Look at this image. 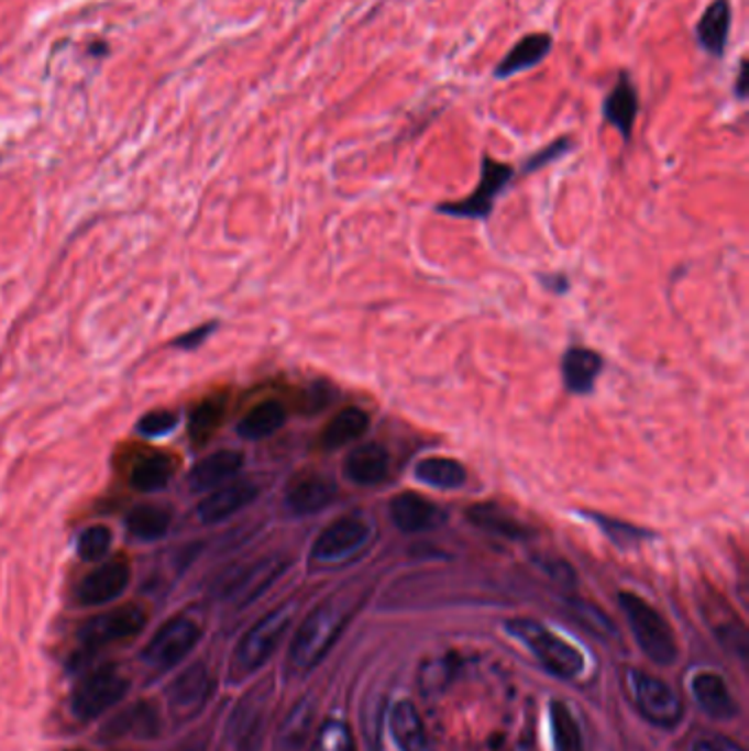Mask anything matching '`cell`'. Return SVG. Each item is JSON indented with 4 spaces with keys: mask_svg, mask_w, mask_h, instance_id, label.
<instances>
[{
    "mask_svg": "<svg viewBox=\"0 0 749 751\" xmlns=\"http://www.w3.org/2000/svg\"><path fill=\"white\" fill-rule=\"evenodd\" d=\"M570 150H572V139H570V136H561V139L552 141L548 147H543L541 152L532 154V156L528 158L524 172H537V169L546 167L548 163H552V161L561 158L563 154H568Z\"/></svg>",
    "mask_w": 749,
    "mask_h": 751,
    "instance_id": "38",
    "label": "cell"
},
{
    "mask_svg": "<svg viewBox=\"0 0 749 751\" xmlns=\"http://www.w3.org/2000/svg\"><path fill=\"white\" fill-rule=\"evenodd\" d=\"M174 475V464L167 455L154 453L139 460L130 471V484L141 493L163 490Z\"/></svg>",
    "mask_w": 749,
    "mask_h": 751,
    "instance_id": "31",
    "label": "cell"
},
{
    "mask_svg": "<svg viewBox=\"0 0 749 751\" xmlns=\"http://www.w3.org/2000/svg\"><path fill=\"white\" fill-rule=\"evenodd\" d=\"M693 695L702 710L717 721H730L739 715L737 699L730 695L728 684L722 675L704 671L693 677Z\"/></svg>",
    "mask_w": 749,
    "mask_h": 751,
    "instance_id": "21",
    "label": "cell"
},
{
    "mask_svg": "<svg viewBox=\"0 0 749 751\" xmlns=\"http://www.w3.org/2000/svg\"><path fill=\"white\" fill-rule=\"evenodd\" d=\"M132 570L125 561H110L86 574L77 585L75 598L84 607H101L117 600L130 585Z\"/></svg>",
    "mask_w": 749,
    "mask_h": 751,
    "instance_id": "12",
    "label": "cell"
},
{
    "mask_svg": "<svg viewBox=\"0 0 749 751\" xmlns=\"http://www.w3.org/2000/svg\"><path fill=\"white\" fill-rule=\"evenodd\" d=\"M372 539V526L363 517H341L332 521L312 543L310 559L321 565H334L359 554Z\"/></svg>",
    "mask_w": 749,
    "mask_h": 751,
    "instance_id": "8",
    "label": "cell"
},
{
    "mask_svg": "<svg viewBox=\"0 0 749 751\" xmlns=\"http://www.w3.org/2000/svg\"><path fill=\"white\" fill-rule=\"evenodd\" d=\"M748 59L744 57L741 64H739V70H737V79H735V95H737V99H741V101L748 99Z\"/></svg>",
    "mask_w": 749,
    "mask_h": 751,
    "instance_id": "41",
    "label": "cell"
},
{
    "mask_svg": "<svg viewBox=\"0 0 749 751\" xmlns=\"http://www.w3.org/2000/svg\"><path fill=\"white\" fill-rule=\"evenodd\" d=\"M128 688V680L114 664L99 666L75 686L70 695V710L79 721L99 719L125 697Z\"/></svg>",
    "mask_w": 749,
    "mask_h": 751,
    "instance_id": "5",
    "label": "cell"
},
{
    "mask_svg": "<svg viewBox=\"0 0 749 751\" xmlns=\"http://www.w3.org/2000/svg\"><path fill=\"white\" fill-rule=\"evenodd\" d=\"M603 367L605 363L594 350L572 347L563 358V380L572 394L583 396L596 387Z\"/></svg>",
    "mask_w": 749,
    "mask_h": 751,
    "instance_id": "22",
    "label": "cell"
},
{
    "mask_svg": "<svg viewBox=\"0 0 749 751\" xmlns=\"http://www.w3.org/2000/svg\"><path fill=\"white\" fill-rule=\"evenodd\" d=\"M310 751H356V743L352 730L343 721L328 719L319 728Z\"/></svg>",
    "mask_w": 749,
    "mask_h": 751,
    "instance_id": "34",
    "label": "cell"
},
{
    "mask_svg": "<svg viewBox=\"0 0 749 751\" xmlns=\"http://www.w3.org/2000/svg\"><path fill=\"white\" fill-rule=\"evenodd\" d=\"M733 29V2L713 0L695 24V40L711 57L722 59L728 51Z\"/></svg>",
    "mask_w": 749,
    "mask_h": 751,
    "instance_id": "18",
    "label": "cell"
},
{
    "mask_svg": "<svg viewBox=\"0 0 749 751\" xmlns=\"http://www.w3.org/2000/svg\"><path fill=\"white\" fill-rule=\"evenodd\" d=\"M172 526V512L158 504H141L125 517L128 532L139 541H158Z\"/></svg>",
    "mask_w": 749,
    "mask_h": 751,
    "instance_id": "30",
    "label": "cell"
},
{
    "mask_svg": "<svg viewBox=\"0 0 749 751\" xmlns=\"http://www.w3.org/2000/svg\"><path fill=\"white\" fill-rule=\"evenodd\" d=\"M213 682L205 664H194L185 669L167 688V706L172 715L180 721L196 717L209 702Z\"/></svg>",
    "mask_w": 749,
    "mask_h": 751,
    "instance_id": "11",
    "label": "cell"
},
{
    "mask_svg": "<svg viewBox=\"0 0 749 751\" xmlns=\"http://www.w3.org/2000/svg\"><path fill=\"white\" fill-rule=\"evenodd\" d=\"M469 521L488 532V534H495V537H502V539H510V541H521V539H528L530 537V530L517 521L515 517H510L508 512H504L502 508L493 506V504H480V506H473L469 512H466Z\"/></svg>",
    "mask_w": 749,
    "mask_h": 751,
    "instance_id": "26",
    "label": "cell"
},
{
    "mask_svg": "<svg viewBox=\"0 0 749 751\" xmlns=\"http://www.w3.org/2000/svg\"><path fill=\"white\" fill-rule=\"evenodd\" d=\"M367 429H370V413L363 411L361 407H345L326 424L319 442L326 451H339L361 440Z\"/></svg>",
    "mask_w": 749,
    "mask_h": 751,
    "instance_id": "23",
    "label": "cell"
},
{
    "mask_svg": "<svg viewBox=\"0 0 749 751\" xmlns=\"http://www.w3.org/2000/svg\"><path fill=\"white\" fill-rule=\"evenodd\" d=\"M337 497V484L323 475H306L295 479L284 497V504L295 517H310L326 510Z\"/></svg>",
    "mask_w": 749,
    "mask_h": 751,
    "instance_id": "17",
    "label": "cell"
},
{
    "mask_svg": "<svg viewBox=\"0 0 749 751\" xmlns=\"http://www.w3.org/2000/svg\"><path fill=\"white\" fill-rule=\"evenodd\" d=\"M147 616L141 607H119L108 614L90 618L81 629H79V644L84 651L95 653L101 651L103 647L125 642L136 638L145 629Z\"/></svg>",
    "mask_w": 749,
    "mask_h": 751,
    "instance_id": "9",
    "label": "cell"
},
{
    "mask_svg": "<svg viewBox=\"0 0 749 751\" xmlns=\"http://www.w3.org/2000/svg\"><path fill=\"white\" fill-rule=\"evenodd\" d=\"M200 627L187 616H176L167 620L143 651V662L154 671H169L178 666L198 644Z\"/></svg>",
    "mask_w": 749,
    "mask_h": 751,
    "instance_id": "7",
    "label": "cell"
},
{
    "mask_svg": "<svg viewBox=\"0 0 749 751\" xmlns=\"http://www.w3.org/2000/svg\"><path fill=\"white\" fill-rule=\"evenodd\" d=\"M161 721L150 704H136L123 713H119L106 728V739H154L158 735Z\"/></svg>",
    "mask_w": 749,
    "mask_h": 751,
    "instance_id": "24",
    "label": "cell"
},
{
    "mask_svg": "<svg viewBox=\"0 0 749 751\" xmlns=\"http://www.w3.org/2000/svg\"><path fill=\"white\" fill-rule=\"evenodd\" d=\"M620 607L629 620V627L642 653L660 666L675 664L678 640L667 618L653 605H649L645 598L631 592L620 594Z\"/></svg>",
    "mask_w": 749,
    "mask_h": 751,
    "instance_id": "3",
    "label": "cell"
},
{
    "mask_svg": "<svg viewBox=\"0 0 749 751\" xmlns=\"http://www.w3.org/2000/svg\"><path fill=\"white\" fill-rule=\"evenodd\" d=\"M506 631L519 640L554 677L574 682L585 673V655L579 651V647L570 644L546 625L530 618H515L506 622Z\"/></svg>",
    "mask_w": 749,
    "mask_h": 751,
    "instance_id": "2",
    "label": "cell"
},
{
    "mask_svg": "<svg viewBox=\"0 0 749 751\" xmlns=\"http://www.w3.org/2000/svg\"><path fill=\"white\" fill-rule=\"evenodd\" d=\"M110 545H112V532L106 526H92L79 534L77 554L88 563H97L108 556Z\"/></svg>",
    "mask_w": 749,
    "mask_h": 751,
    "instance_id": "35",
    "label": "cell"
},
{
    "mask_svg": "<svg viewBox=\"0 0 749 751\" xmlns=\"http://www.w3.org/2000/svg\"><path fill=\"white\" fill-rule=\"evenodd\" d=\"M286 570V561L282 559H266L260 561L257 565L249 567V572H244L233 585H229V598H238L242 605L251 603L253 598H257L264 589H268V585L273 581H277V576Z\"/></svg>",
    "mask_w": 749,
    "mask_h": 751,
    "instance_id": "28",
    "label": "cell"
},
{
    "mask_svg": "<svg viewBox=\"0 0 749 751\" xmlns=\"http://www.w3.org/2000/svg\"><path fill=\"white\" fill-rule=\"evenodd\" d=\"M389 726L400 751H429L427 730L411 702H398L389 715Z\"/></svg>",
    "mask_w": 749,
    "mask_h": 751,
    "instance_id": "25",
    "label": "cell"
},
{
    "mask_svg": "<svg viewBox=\"0 0 749 751\" xmlns=\"http://www.w3.org/2000/svg\"><path fill=\"white\" fill-rule=\"evenodd\" d=\"M594 519H596V523L607 532V537H609L612 541H616L618 545H631V543H636V541H640V539L647 537V532L634 528V526L627 523V521H616V519L601 517V515H594Z\"/></svg>",
    "mask_w": 749,
    "mask_h": 751,
    "instance_id": "37",
    "label": "cell"
},
{
    "mask_svg": "<svg viewBox=\"0 0 749 751\" xmlns=\"http://www.w3.org/2000/svg\"><path fill=\"white\" fill-rule=\"evenodd\" d=\"M554 48V35L548 31H532L524 35L515 46L497 62L493 75L495 79H510L517 73L530 70L546 62Z\"/></svg>",
    "mask_w": 749,
    "mask_h": 751,
    "instance_id": "16",
    "label": "cell"
},
{
    "mask_svg": "<svg viewBox=\"0 0 749 751\" xmlns=\"http://www.w3.org/2000/svg\"><path fill=\"white\" fill-rule=\"evenodd\" d=\"M227 411V398L224 396H213L202 400L189 418V440L194 442V446H202L207 444L213 433L218 431L222 418Z\"/></svg>",
    "mask_w": 749,
    "mask_h": 751,
    "instance_id": "32",
    "label": "cell"
},
{
    "mask_svg": "<svg viewBox=\"0 0 749 751\" xmlns=\"http://www.w3.org/2000/svg\"><path fill=\"white\" fill-rule=\"evenodd\" d=\"M295 616L293 605H284L268 616H264L260 622H255L246 636L240 640L235 653H233V671L238 675H251L255 673L277 649L284 633L288 631Z\"/></svg>",
    "mask_w": 749,
    "mask_h": 751,
    "instance_id": "4",
    "label": "cell"
},
{
    "mask_svg": "<svg viewBox=\"0 0 749 751\" xmlns=\"http://www.w3.org/2000/svg\"><path fill=\"white\" fill-rule=\"evenodd\" d=\"M513 176H515V169L508 163L495 161L493 156L484 154L480 183L475 191L460 202H447V205H440L438 209L442 213H451L458 218H488L495 205V198L508 187Z\"/></svg>",
    "mask_w": 749,
    "mask_h": 751,
    "instance_id": "10",
    "label": "cell"
},
{
    "mask_svg": "<svg viewBox=\"0 0 749 751\" xmlns=\"http://www.w3.org/2000/svg\"><path fill=\"white\" fill-rule=\"evenodd\" d=\"M414 475L420 484L438 490H458L469 477L466 468L451 457H427L416 466Z\"/></svg>",
    "mask_w": 749,
    "mask_h": 751,
    "instance_id": "29",
    "label": "cell"
},
{
    "mask_svg": "<svg viewBox=\"0 0 749 751\" xmlns=\"http://www.w3.org/2000/svg\"><path fill=\"white\" fill-rule=\"evenodd\" d=\"M286 422V409L277 400H266L253 407L240 422H238V435L244 440H264L275 435Z\"/></svg>",
    "mask_w": 749,
    "mask_h": 751,
    "instance_id": "27",
    "label": "cell"
},
{
    "mask_svg": "<svg viewBox=\"0 0 749 751\" xmlns=\"http://www.w3.org/2000/svg\"><path fill=\"white\" fill-rule=\"evenodd\" d=\"M350 620L345 603L326 600L301 622L290 644V669L297 673L312 671L334 647Z\"/></svg>",
    "mask_w": 749,
    "mask_h": 751,
    "instance_id": "1",
    "label": "cell"
},
{
    "mask_svg": "<svg viewBox=\"0 0 749 751\" xmlns=\"http://www.w3.org/2000/svg\"><path fill=\"white\" fill-rule=\"evenodd\" d=\"M244 466L240 451H216L200 460L189 473V486L196 493H211L213 488L231 482Z\"/></svg>",
    "mask_w": 749,
    "mask_h": 751,
    "instance_id": "20",
    "label": "cell"
},
{
    "mask_svg": "<svg viewBox=\"0 0 749 751\" xmlns=\"http://www.w3.org/2000/svg\"><path fill=\"white\" fill-rule=\"evenodd\" d=\"M213 328H216V325H202V328H196V330H191V332L183 334L180 339H176V345H178V347H196V345H200V343H202V339H205L207 334H211V332H213Z\"/></svg>",
    "mask_w": 749,
    "mask_h": 751,
    "instance_id": "40",
    "label": "cell"
},
{
    "mask_svg": "<svg viewBox=\"0 0 749 751\" xmlns=\"http://www.w3.org/2000/svg\"><path fill=\"white\" fill-rule=\"evenodd\" d=\"M640 112V95L631 79L629 70H620L618 81L607 92L603 101V117L609 125H614L625 141H631L636 119Z\"/></svg>",
    "mask_w": 749,
    "mask_h": 751,
    "instance_id": "15",
    "label": "cell"
},
{
    "mask_svg": "<svg viewBox=\"0 0 749 751\" xmlns=\"http://www.w3.org/2000/svg\"><path fill=\"white\" fill-rule=\"evenodd\" d=\"M389 466V451L378 442H365L348 453L343 473L356 486H376L387 479Z\"/></svg>",
    "mask_w": 749,
    "mask_h": 751,
    "instance_id": "19",
    "label": "cell"
},
{
    "mask_svg": "<svg viewBox=\"0 0 749 751\" xmlns=\"http://www.w3.org/2000/svg\"><path fill=\"white\" fill-rule=\"evenodd\" d=\"M392 523L405 534H420L440 528L447 521V512L416 493H400L389 504Z\"/></svg>",
    "mask_w": 749,
    "mask_h": 751,
    "instance_id": "13",
    "label": "cell"
},
{
    "mask_svg": "<svg viewBox=\"0 0 749 751\" xmlns=\"http://www.w3.org/2000/svg\"><path fill=\"white\" fill-rule=\"evenodd\" d=\"M629 686L640 715L658 728H675L684 717V704L678 693L651 673L631 669Z\"/></svg>",
    "mask_w": 749,
    "mask_h": 751,
    "instance_id": "6",
    "label": "cell"
},
{
    "mask_svg": "<svg viewBox=\"0 0 749 751\" xmlns=\"http://www.w3.org/2000/svg\"><path fill=\"white\" fill-rule=\"evenodd\" d=\"M178 424V416L174 411H152L143 416L136 424V431L145 438H163L169 435Z\"/></svg>",
    "mask_w": 749,
    "mask_h": 751,
    "instance_id": "36",
    "label": "cell"
},
{
    "mask_svg": "<svg viewBox=\"0 0 749 751\" xmlns=\"http://www.w3.org/2000/svg\"><path fill=\"white\" fill-rule=\"evenodd\" d=\"M260 488L253 482H227L213 488L200 504H198V519L205 526L222 523L229 517L244 510L249 504L257 499Z\"/></svg>",
    "mask_w": 749,
    "mask_h": 751,
    "instance_id": "14",
    "label": "cell"
},
{
    "mask_svg": "<svg viewBox=\"0 0 749 751\" xmlns=\"http://www.w3.org/2000/svg\"><path fill=\"white\" fill-rule=\"evenodd\" d=\"M691 751H746L726 737H702L693 743Z\"/></svg>",
    "mask_w": 749,
    "mask_h": 751,
    "instance_id": "39",
    "label": "cell"
},
{
    "mask_svg": "<svg viewBox=\"0 0 749 751\" xmlns=\"http://www.w3.org/2000/svg\"><path fill=\"white\" fill-rule=\"evenodd\" d=\"M552 721V741L557 751H583V735L579 721L572 710L563 702H554L550 706Z\"/></svg>",
    "mask_w": 749,
    "mask_h": 751,
    "instance_id": "33",
    "label": "cell"
}]
</instances>
